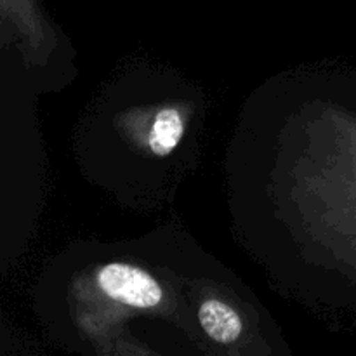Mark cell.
Here are the masks:
<instances>
[{"label": "cell", "mask_w": 356, "mask_h": 356, "mask_svg": "<svg viewBox=\"0 0 356 356\" xmlns=\"http://www.w3.org/2000/svg\"><path fill=\"white\" fill-rule=\"evenodd\" d=\"M198 322L209 339L218 344H233L243 332L238 313L221 299H205L198 308Z\"/></svg>", "instance_id": "7a4b0ae2"}, {"label": "cell", "mask_w": 356, "mask_h": 356, "mask_svg": "<svg viewBox=\"0 0 356 356\" xmlns=\"http://www.w3.org/2000/svg\"><path fill=\"white\" fill-rule=\"evenodd\" d=\"M99 291L111 301L132 309H155L163 301V289L155 277L129 263H108L96 273Z\"/></svg>", "instance_id": "6da1fadb"}, {"label": "cell", "mask_w": 356, "mask_h": 356, "mask_svg": "<svg viewBox=\"0 0 356 356\" xmlns=\"http://www.w3.org/2000/svg\"><path fill=\"white\" fill-rule=\"evenodd\" d=\"M184 136V118L181 111L174 106L159 110L153 117L148 134V146L153 155L169 156L179 146Z\"/></svg>", "instance_id": "3957f363"}]
</instances>
